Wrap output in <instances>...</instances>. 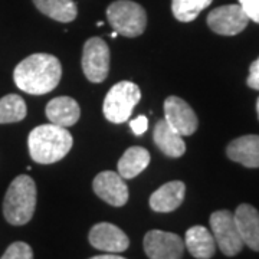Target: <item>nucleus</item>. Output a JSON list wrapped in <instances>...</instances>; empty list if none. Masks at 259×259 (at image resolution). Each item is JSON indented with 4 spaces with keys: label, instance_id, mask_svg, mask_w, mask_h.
<instances>
[{
    "label": "nucleus",
    "instance_id": "1",
    "mask_svg": "<svg viewBox=\"0 0 259 259\" xmlns=\"http://www.w3.org/2000/svg\"><path fill=\"white\" fill-rule=\"evenodd\" d=\"M62 76V66L51 54H33L25 58L13 71L19 90L30 95H44L54 91Z\"/></svg>",
    "mask_w": 259,
    "mask_h": 259
},
{
    "label": "nucleus",
    "instance_id": "2",
    "mask_svg": "<svg viewBox=\"0 0 259 259\" xmlns=\"http://www.w3.org/2000/svg\"><path fill=\"white\" fill-rule=\"evenodd\" d=\"M74 139L65 127L44 124L30 131L28 147L30 157L39 164L56 163L71 151Z\"/></svg>",
    "mask_w": 259,
    "mask_h": 259
},
{
    "label": "nucleus",
    "instance_id": "3",
    "mask_svg": "<svg viewBox=\"0 0 259 259\" xmlns=\"http://www.w3.org/2000/svg\"><path fill=\"white\" fill-rule=\"evenodd\" d=\"M36 209V185L32 177L18 176L6 192L3 200L5 219L15 226H22L33 218Z\"/></svg>",
    "mask_w": 259,
    "mask_h": 259
},
{
    "label": "nucleus",
    "instance_id": "4",
    "mask_svg": "<svg viewBox=\"0 0 259 259\" xmlns=\"http://www.w3.org/2000/svg\"><path fill=\"white\" fill-rule=\"evenodd\" d=\"M107 19L112 29L125 37L140 36L147 26L144 8L131 0L112 2L107 9Z\"/></svg>",
    "mask_w": 259,
    "mask_h": 259
},
{
    "label": "nucleus",
    "instance_id": "5",
    "mask_svg": "<svg viewBox=\"0 0 259 259\" xmlns=\"http://www.w3.org/2000/svg\"><path fill=\"white\" fill-rule=\"evenodd\" d=\"M141 100V91L136 83L121 81L115 83L105 95L102 112L105 118L114 124L128 121L134 107Z\"/></svg>",
    "mask_w": 259,
    "mask_h": 259
},
{
    "label": "nucleus",
    "instance_id": "6",
    "mask_svg": "<svg viewBox=\"0 0 259 259\" xmlns=\"http://www.w3.org/2000/svg\"><path fill=\"white\" fill-rule=\"evenodd\" d=\"M210 229L216 245L226 256H235L245 246L235 216L229 210H218L210 214Z\"/></svg>",
    "mask_w": 259,
    "mask_h": 259
},
{
    "label": "nucleus",
    "instance_id": "7",
    "mask_svg": "<svg viewBox=\"0 0 259 259\" xmlns=\"http://www.w3.org/2000/svg\"><path fill=\"white\" fill-rule=\"evenodd\" d=\"M82 71L87 79L102 82L110 71V49L101 37H90L82 49Z\"/></svg>",
    "mask_w": 259,
    "mask_h": 259
},
{
    "label": "nucleus",
    "instance_id": "8",
    "mask_svg": "<svg viewBox=\"0 0 259 259\" xmlns=\"http://www.w3.org/2000/svg\"><path fill=\"white\" fill-rule=\"evenodd\" d=\"M249 18L239 5H226L213 9L207 15V26L214 33L223 36H235L248 26Z\"/></svg>",
    "mask_w": 259,
    "mask_h": 259
},
{
    "label": "nucleus",
    "instance_id": "9",
    "mask_svg": "<svg viewBox=\"0 0 259 259\" xmlns=\"http://www.w3.org/2000/svg\"><path fill=\"white\" fill-rule=\"evenodd\" d=\"M144 250L150 259H182L185 241L176 233L154 229L144 236Z\"/></svg>",
    "mask_w": 259,
    "mask_h": 259
},
{
    "label": "nucleus",
    "instance_id": "10",
    "mask_svg": "<svg viewBox=\"0 0 259 259\" xmlns=\"http://www.w3.org/2000/svg\"><path fill=\"white\" fill-rule=\"evenodd\" d=\"M164 120L170 124V127L176 130L177 133L183 136H192L199 127L197 115L193 108L182 98L171 95L164 101Z\"/></svg>",
    "mask_w": 259,
    "mask_h": 259
},
{
    "label": "nucleus",
    "instance_id": "11",
    "mask_svg": "<svg viewBox=\"0 0 259 259\" xmlns=\"http://www.w3.org/2000/svg\"><path fill=\"white\" fill-rule=\"evenodd\" d=\"M95 194L114 207H121L128 202V187L124 179L115 171H101L93 182Z\"/></svg>",
    "mask_w": 259,
    "mask_h": 259
},
{
    "label": "nucleus",
    "instance_id": "12",
    "mask_svg": "<svg viewBox=\"0 0 259 259\" xmlns=\"http://www.w3.org/2000/svg\"><path fill=\"white\" fill-rule=\"evenodd\" d=\"M88 239L95 249L104 250L107 253H120L130 246L128 236L118 226L108 222L94 225Z\"/></svg>",
    "mask_w": 259,
    "mask_h": 259
},
{
    "label": "nucleus",
    "instance_id": "13",
    "mask_svg": "<svg viewBox=\"0 0 259 259\" xmlns=\"http://www.w3.org/2000/svg\"><path fill=\"white\" fill-rule=\"evenodd\" d=\"M235 222L241 235L243 245L259 252V212L248 203L238 206L233 213Z\"/></svg>",
    "mask_w": 259,
    "mask_h": 259
},
{
    "label": "nucleus",
    "instance_id": "14",
    "mask_svg": "<svg viewBox=\"0 0 259 259\" xmlns=\"http://www.w3.org/2000/svg\"><path fill=\"white\" fill-rule=\"evenodd\" d=\"M186 194V186L180 180L168 182L150 196V207L158 213H170L180 207Z\"/></svg>",
    "mask_w": 259,
    "mask_h": 259
},
{
    "label": "nucleus",
    "instance_id": "15",
    "mask_svg": "<svg viewBox=\"0 0 259 259\" xmlns=\"http://www.w3.org/2000/svg\"><path fill=\"white\" fill-rule=\"evenodd\" d=\"M226 154L232 161L241 163L248 168L259 167V136L249 134L229 143Z\"/></svg>",
    "mask_w": 259,
    "mask_h": 259
},
{
    "label": "nucleus",
    "instance_id": "16",
    "mask_svg": "<svg viewBox=\"0 0 259 259\" xmlns=\"http://www.w3.org/2000/svg\"><path fill=\"white\" fill-rule=\"evenodd\" d=\"M47 117L49 121L59 127H72L81 117V108L78 102L71 97H56L48 102Z\"/></svg>",
    "mask_w": 259,
    "mask_h": 259
},
{
    "label": "nucleus",
    "instance_id": "17",
    "mask_svg": "<svg viewBox=\"0 0 259 259\" xmlns=\"http://www.w3.org/2000/svg\"><path fill=\"white\" fill-rule=\"evenodd\" d=\"M185 248L196 259H210L216 252V242L207 228L196 225L186 232Z\"/></svg>",
    "mask_w": 259,
    "mask_h": 259
},
{
    "label": "nucleus",
    "instance_id": "18",
    "mask_svg": "<svg viewBox=\"0 0 259 259\" xmlns=\"http://www.w3.org/2000/svg\"><path fill=\"white\" fill-rule=\"evenodd\" d=\"M153 140L156 146L164 156L171 158L182 157L186 151V144L182 136L176 130L170 127V124L166 120H160L154 127Z\"/></svg>",
    "mask_w": 259,
    "mask_h": 259
},
{
    "label": "nucleus",
    "instance_id": "19",
    "mask_svg": "<svg viewBox=\"0 0 259 259\" xmlns=\"http://www.w3.org/2000/svg\"><path fill=\"white\" fill-rule=\"evenodd\" d=\"M150 164V153L146 148L134 146L125 150L122 157L118 160V175L122 179H134L144 171Z\"/></svg>",
    "mask_w": 259,
    "mask_h": 259
},
{
    "label": "nucleus",
    "instance_id": "20",
    "mask_svg": "<svg viewBox=\"0 0 259 259\" xmlns=\"http://www.w3.org/2000/svg\"><path fill=\"white\" fill-rule=\"evenodd\" d=\"M39 12L48 18L68 23L72 22L78 15V9L72 0H33Z\"/></svg>",
    "mask_w": 259,
    "mask_h": 259
},
{
    "label": "nucleus",
    "instance_id": "21",
    "mask_svg": "<svg viewBox=\"0 0 259 259\" xmlns=\"http://www.w3.org/2000/svg\"><path fill=\"white\" fill-rule=\"evenodd\" d=\"M28 114L26 102L16 94H9L0 98V124L19 122Z\"/></svg>",
    "mask_w": 259,
    "mask_h": 259
},
{
    "label": "nucleus",
    "instance_id": "22",
    "mask_svg": "<svg viewBox=\"0 0 259 259\" xmlns=\"http://www.w3.org/2000/svg\"><path fill=\"white\" fill-rule=\"evenodd\" d=\"M213 0H171V12L179 22H192Z\"/></svg>",
    "mask_w": 259,
    "mask_h": 259
},
{
    "label": "nucleus",
    "instance_id": "23",
    "mask_svg": "<svg viewBox=\"0 0 259 259\" xmlns=\"http://www.w3.org/2000/svg\"><path fill=\"white\" fill-rule=\"evenodd\" d=\"M0 259H33V250L25 242H15Z\"/></svg>",
    "mask_w": 259,
    "mask_h": 259
},
{
    "label": "nucleus",
    "instance_id": "24",
    "mask_svg": "<svg viewBox=\"0 0 259 259\" xmlns=\"http://www.w3.org/2000/svg\"><path fill=\"white\" fill-rule=\"evenodd\" d=\"M239 6L246 13L249 20L259 23V0H239Z\"/></svg>",
    "mask_w": 259,
    "mask_h": 259
},
{
    "label": "nucleus",
    "instance_id": "25",
    "mask_svg": "<svg viewBox=\"0 0 259 259\" xmlns=\"http://www.w3.org/2000/svg\"><path fill=\"white\" fill-rule=\"evenodd\" d=\"M248 87H250L252 90L259 91V58L256 61H253L249 68V76L246 79Z\"/></svg>",
    "mask_w": 259,
    "mask_h": 259
},
{
    "label": "nucleus",
    "instance_id": "26",
    "mask_svg": "<svg viewBox=\"0 0 259 259\" xmlns=\"http://www.w3.org/2000/svg\"><path fill=\"white\" fill-rule=\"evenodd\" d=\"M130 127H131L133 133H134L136 136H141V134H144L148 128L147 117L140 115V117H137V118L131 120L130 121Z\"/></svg>",
    "mask_w": 259,
    "mask_h": 259
},
{
    "label": "nucleus",
    "instance_id": "27",
    "mask_svg": "<svg viewBox=\"0 0 259 259\" xmlns=\"http://www.w3.org/2000/svg\"><path fill=\"white\" fill-rule=\"evenodd\" d=\"M90 259H125V258L118 256V255H115V253H105V255H98V256H93V258H90Z\"/></svg>",
    "mask_w": 259,
    "mask_h": 259
},
{
    "label": "nucleus",
    "instance_id": "28",
    "mask_svg": "<svg viewBox=\"0 0 259 259\" xmlns=\"http://www.w3.org/2000/svg\"><path fill=\"white\" fill-rule=\"evenodd\" d=\"M256 112H258V117H259V98H258V101H256Z\"/></svg>",
    "mask_w": 259,
    "mask_h": 259
},
{
    "label": "nucleus",
    "instance_id": "29",
    "mask_svg": "<svg viewBox=\"0 0 259 259\" xmlns=\"http://www.w3.org/2000/svg\"><path fill=\"white\" fill-rule=\"evenodd\" d=\"M117 35H118V33H117V32L114 30V32H112V33H111V37H117Z\"/></svg>",
    "mask_w": 259,
    "mask_h": 259
}]
</instances>
